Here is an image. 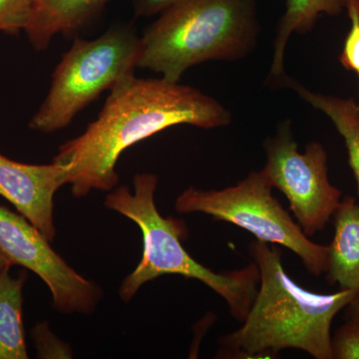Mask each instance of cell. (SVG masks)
Returning a JSON list of instances; mask_svg holds the SVG:
<instances>
[{
  "instance_id": "6da1fadb",
  "label": "cell",
  "mask_w": 359,
  "mask_h": 359,
  "mask_svg": "<svg viewBox=\"0 0 359 359\" xmlns=\"http://www.w3.org/2000/svg\"><path fill=\"white\" fill-rule=\"evenodd\" d=\"M230 111L194 87L164 78H123L84 133L59 148L53 162L68 167L73 196L110 191L119 181L116 164L126 149L177 125L226 126Z\"/></svg>"
},
{
  "instance_id": "7a4b0ae2",
  "label": "cell",
  "mask_w": 359,
  "mask_h": 359,
  "mask_svg": "<svg viewBox=\"0 0 359 359\" xmlns=\"http://www.w3.org/2000/svg\"><path fill=\"white\" fill-rule=\"evenodd\" d=\"M250 252L259 271V289L242 327L219 340L223 358H273L294 348L316 359H334L332 321L359 294L302 289L285 273L276 245L256 241Z\"/></svg>"
},
{
  "instance_id": "3957f363",
  "label": "cell",
  "mask_w": 359,
  "mask_h": 359,
  "mask_svg": "<svg viewBox=\"0 0 359 359\" xmlns=\"http://www.w3.org/2000/svg\"><path fill=\"white\" fill-rule=\"evenodd\" d=\"M259 30L257 0H180L141 37L138 67L178 83L201 63L247 57Z\"/></svg>"
},
{
  "instance_id": "277c9868",
  "label": "cell",
  "mask_w": 359,
  "mask_h": 359,
  "mask_svg": "<svg viewBox=\"0 0 359 359\" xmlns=\"http://www.w3.org/2000/svg\"><path fill=\"white\" fill-rule=\"evenodd\" d=\"M158 181L155 174H137L133 179L134 193L129 187L121 186L106 197V207L132 219L143 235V256L133 273L123 280L120 297L130 302L145 283L162 276L179 275L200 280L221 295L231 316L243 323L259 289L256 263L218 273L194 259L181 243L186 236L185 224L164 218L156 208Z\"/></svg>"
},
{
  "instance_id": "5b68a950",
  "label": "cell",
  "mask_w": 359,
  "mask_h": 359,
  "mask_svg": "<svg viewBox=\"0 0 359 359\" xmlns=\"http://www.w3.org/2000/svg\"><path fill=\"white\" fill-rule=\"evenodd\" d=\"M141 37L131 25L114 26L98 39H77L56 66L50 89L29 128L42 133L65 129L106 90L138 67Z\"/></svg>"
},
{
  "instance_id": "8992f818",
  "label": "cell",
  "mask_w": 359,
  "mask_h": 359,
  "mask_svg": "<svg viewBox=\"0 0 359 359\" xmlns=\"http://www.w3.org/2000/svg\"><path fill=\"white\" fill-rule=\"evenodd\" d=\"M271 189L261 171H254L237 185L223 190H198L190 187L179 196L175 208L183 214L203 212L217 221L236 224L250 231L257 241L292 250L311 275L325 273L328 245L311 242L273 197Z\"/></svg>"
},
{
  "instance_id": "52a82bcc",
  "label": "cell",
  "mask_w": 359,
  "mask_h": 359,
  "mask_svg": "<svg viewBox=\"0 0 359 359\" xmlns=\"http://www.w3.org/2000/svg\"><path fill=\"white\" fill-rule=\"evenodd\" d=\"M262 170L271 188L285 196L297 224L308 237L325 228L341 202L342 193L328 179L327 153L318 142L299 153L290 122L280 123L275 136L264 143Z\"/></svg>"
},
{
  "instance_id": "ba28073f",
  "label": "cell",
  "mask_w": 359,
  "mask_h": 359,
  "mask_svg": "<svg viewBox=\"0 0 359 359\" xmlns=\"http://www.w3.org/2000/svg\"><path fill=\"white\" fill-rule=\"evenodd\" d=\"M0 255L11 266L36 273L48 285L54 308L61 313H90L100 299L99 287L68 266L41 231L4 205H0Z\"/></svg>"
},
{
  "instance_id": "9c48e42d",
  "label": "cell",
  "mask_w": 359,
  "mask_h": 359,
  "mask_svg": "<svg viewBox=\"0 0 359 359\" xmlns=\"http://www.w3.org/2000/svg\"><path fill=\"white\" fill-rule=\"evenodd\" d=\"M68 167L53 162L30 165L0 154V196L16 208L21 216L41 231L49 242L54 240V195L68 184Z\"/></svg>"
},
{
  "instance_id": "30bf717a",
  "label": "cell",
  "mask_w": 359,
  "mask_h": 359,
  "mask_svg": "<svg viewBox=\"0 0 359 359\" xmlns=\"http://www.w3.org/2000/svg\"><path fill=\"white\" fill-rule=\"evenodd\" d=\"M111 0H33L25 28L36 51L48 48L58 34L72 35L97 18Z\"/></svg>"
},
{
  "instance_id": "8fae6325",
  "label": "cell",
  "mask_w": 359,
  "mask_h": 359,
  "mask_svg": "<svg viewBox=\"0 0 359 359\" xmlns=\"http://www.w3.org/2000/svg\"><path fill=\"white\" fill-rule=\"evenodd\" d=\"M334 235L328 245L327 280L359 294V205L344 198L334 212Z\"/></svg>"
},
{
  "instance_id": "7c38bea8",
  "label": "cell",
  "mask_w": 359,
  "mask_h": 359,
  "mask_svg": "<svg viewBox=\"0 0 359 359\" xmlns=\"http://www.w3.org/2000/svg\"><path fill=\"white\" fill-rule=\"evenodd\" d=\"M346 0H285V13L278 21L273 42V61L269 73L271 83L282 86L287 78L285 71V53L292 33L306 34L313 30L323 14L339 15Z\"/></svg>"
},
{
  "instance_id": "4fadbf2b",
  "label": "cell",
  "mask_w": 359,
  "mask_h": 359,
  "mask_svg": "<svg viewBox=\"0 0 359 359\" xmlns=\"http://www.w3.org/2000/svg\"><path fill=\"white\" fill-rule=\"evenodd\" d=\"M283 86L294 90L302 100L330 118L346 144L349 166L353 170L359 193V104L353 98L311 91L290 77L285 80Z\"/></svg>"
},
{
  "instance_id": "5bb4252c",
  "label": "cell",
  "mask_w": 359,
  "mask_h": 359,
  "mask_svg": "<svg viewBox=\"0 0 359 359\" xmlns=\"http://www.w3.org/2000/svg\"><path fill=\"white\" fill-rule=\"evenodd\" d=\"M11 266L0 271V359L28 358L23 327L25 273L11 276Z\"/></svg>"
},
{
  "instance_id": "9a60e30c",
  "label": "cell",
  "mask_w": 359,
  "mask_h": 359,
  "mask_svg": "<svg viewBox=\"0 0 359 359\" xmlns=\"http://www.w3.org/2000/svg\"><path fill=\"white\" fill-rule=\"evenodd\" d=\"M346 309V320L332 335L334 359H359V294Z\"/></svg>"
},
{
  "instance_id": "2e32d148",
  "label": "cell",
  "mask_w": 359,
  "mask_h": 359,
  "mask_svg": "<svg viewBox=\"0 0 359 359\" xmlns=\"http://www.w3.org/2000/svg\"><path fill=\"white\" fill-rule=\"evenodd\" d=\"M33 0H0V32L18 36L25 32Z\"/></svg>"
},
{
  "instance_id": "e0dca14e",
  "label": "cell",
  "mask_w": 359,
  "mask_h": 359,
  "mask_svg": "<svg viewBox=\"0 0 359 359\" xmlns=\"http://www.w3.org/2000/svg\"><path fill=\"white\" fill-rule=\"evenodd\" d=\"M351 29L344 40L339 61L346 70L353 71L359 77V0H346Z\"/></svg>"
},
{
  "instance_id": "ac0fdd59",
  "label": "cell",
  "mask_w": 359,
  "mask_h": 359,
  "mask_svg": "<svg viewBox=\"0 0 359 359\" xmlns=\"http://www.w3.org/2000/svg\"><path fill=\"white\" fill-rule=\"evenodd\" d=\"M180 0H132L136 18H150L157 15L173 6Z\"/></svg>"
},
{
  "instance_id": "d6986e66",
  "label": "cell",
  "mask_w": 359,
  "mask_h": 359,
  "mask_svg": "<svg viewBox=\"0 0 359 359\" xmlns=\"http://www.w3.org/2000/svg\"><path fill=\"white\" fill-rule=\"evenodd\" d=\"M6 266H11L8 263H7L6 259H4V257H2L1 255H0V271H1V269H4V268H6Z\"/></svg>"
},
{
  "instance_id": "ffe728a7",
  "label": "cell",
  "mask_w": 359,
  "mask_h": 359,
  "mask_svg": "<svg viewBox=\"0 0 359 359\" xmlns=\"http://www.w3.org/2000/svg\"><path fill=\"white\" fill-rule=\"evenodd\" d=\"M359 104V103H358Z\"/></svg>"
}]
</instances>
